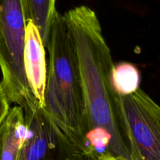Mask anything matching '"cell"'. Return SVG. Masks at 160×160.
Returning <instances> with one entry per match:
<instances>
[{"instance_id": "6da1fadb", "label": "cell", "mask_w": 160, "mask_h": 160, "mask_svg": "<svg viewBox=\"0 0 160 160\" xmlns=\"http://www.w3.org/2000/svg\"><path fill=\"white\" fill-rule=\"evenodd\" d=\"M78 60L85 106L86 156L106 152L129 158L126 128L114 91V63L95 11L86 6L63 14Z\"/></svg>"}, {"instance_id": "7a4b0ae2", "label": "cell", "mask_w": 160, "mask_h": 160, "mask_svg": "<svg viewBox=\"0 0 160 160\" xmlns=\"http://www.w3.org/2000/svg\"><path fill=\"white\" fill-rule=\"evenodd\" d=\"M46 48L47 67L43 109L61 146L86 156L85 106L76 52L63 15L54 16Z\"/></svg>"}, {"instance_id": "3957f363", "label": "cell", "mask_w": 160, "mask_h": 160, "mask_svg": "<svg viewBox=\"0 0 160 160\" xmlns=\"http://www.w3.org/2000/svg\"><path fill=\"white\" fill-rule=\"evenodd\" d=\"M27 19L23 0H0L1 84L10 102L23 109L37 106L23 68Z\"/></svg>"}, {"instance_id": "277c9868", "label": "cell", "mask_w": 160, "mask_h": 160, "mask_svg": "<svg viewBox=\"0 0 160 160\" xmlns=\"http://www.w3.org/2000/svg\"><path fill=\"white\" fill-rule=\"evenodd\" d=\"M126 128L129 159L160 160V106L139 88L119 96Z\"/></svg>"}, {"instance_id": "5b68a950", "label": "cell", "mask_w": 160, "mask_h": 160, "mask_svg": "<svg viewBox=\"0 0 160 160\" xmlns=\"http://www.w3.org/2000/svg\"><path fill=\"white\" fill-rule=\"evenodd\" d=\"M23 109L27 131L17 160H49L60 145L56 133L42 108L36 106Z\"/></svg>"}, {"instance_id": "8992f818", "label": "cell", "mask_w": 160, "mask_h": 160, "mask_svg": "<svg viewBox=\"0 0 160 160\" xmlns=\"http://www.w3.org/2000/svg\"><path fill=\"white\" fill-rule=\"evenodd\" d=\"M23 59L28 88L37 106L43 109L47 78L45 45L38 28L31 20H27Z\"/></svg>"}, {"instance_id": "52a82bcc", "label": "cell", "mask_w": 160, "mask_h": 160, "mask_svg": "<svg viewBox=\"0 0 160 160\" xmlns=\"http://www.w3.org/2000/svg\"><path fill=\"white\" fill-rule=\"evenodd\" d=\"M26 131L23 109L16 105L0 128V160H17Z\"/></svg>"}, {"instance_id": "ba28073f", "label": "cell", "mask_w": 160, "mask_h": 160, "mask_svg": "<svg viewBox=\"0 0 160 160\" xmlns=\"http://www.w3.org/2000/svg\"><path fill=\"white\" fill-rule=\"evenodd\" d=\"M27 20H31L38 27L44 45L48 44L50 28L56 9V0H23Z\"/></svg>"}, {"instance_id": "9c48e42d", "label": "cell", "mask_w": 160, "mask_h": 160, "mask_svg": "<svg viewBox=\"0 0 160 160\" xmlns=\"http://www.w3.org/2000/svg\"><path fill=\"white\" fill-rule=\"evenodd\" d=\"M114 91L119 96L131 95L139 88L140 72L136 66L123 62L114 65L112 73Z\"/></svg>"}, {"instance_id": "30bf717a", "label": "cell", "mask_w": 160, "mask_h": 160, "mask_svg": "<svg viewBox=\"0 0 160 160\" xmlns=\"http://www.w3.org/2000/svg\"><path fill=\"white\" fill-rule=\"evenodd\" d=\"M10 101L7 96L2 84L0 83V128L6 120V117L10 110Z\"/></svg>"}, {"instance_id": "8fae6325", "label": "cell", "mask_w": 160, "mask_h": 160, "mask_svg": "<svg viewBox=\"0 0 160 160\" xmlns=\"http://www.w3.org/2000/svg\"><path fill=\"white\" fill-rule=\"evenodd\" d=\"M95 160H131L129 158H127L120 155H115L112 153L106 152L104 153L100 154Z\"/></svg>"}, {"instance_id": "7c38bea8", "label": "cell", "mask_w": 160, "mask_h": 160, "mask_svg": "<svg viewBox=\"0 0 160 160\" xmlns=\"http://www.w3.org/2000/svg\"><path fill=\"white\" fill-rule=\"evenodd\" d=\"M66 160H72V159H66Z\"/></svg>"}]
</instances>
